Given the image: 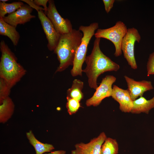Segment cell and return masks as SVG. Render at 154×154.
Returning a JSON list of instances; mask_svg holds the SVG:
<instances>
[{
	"instance_id": "obj_1",
	"label": "cell",
	"mask_w": 154,
	"mask_h": 154,
	"mask_svg": "<svg viewBox=\"0 0 154 154\" xmlns=\"http://www.w3.org/2000/svg\"><path fill=\"white\" fill-rule=\"evenodd\" d=\"M100 39L95 38L91 52L86 58V67L83 70L88 78L89 86L95 90L98 87L97 81L100 75L107 71H117L120 68L119 64L101 50L100 46Z\"/></svg>"
},
{
	"instance_id": "obj_2",
	"label": "cell",
	"mask_w": 154,
	"mask_h": 154,
	"mask_svg": "<svg viewBox=\"0 0 154 154\" xmlns=\"http://www.w3.org/2000/svg\"><path fill=\"white\" fill-rule=\"evenodd\" d=\"M83 35L79 30L74 29L68 33L60 35L58 44L53 51L60 63L55 73L63 71L70 66L73 65Z\"/></svg>"
},
{
	"instance_id": "obj_3",
	"label": "cell",
	"mask_w": 154,
	"mask_h": 154,
	"mask_svg": "<svg viewBox=\"0 0 154 154\" xmlns=\"http://www.w3.org/2000/svg\"><path fill=\"white\" fill-rule=\"evenodd\" d=\"M0 78L5 80L12 88L20 81L27 71L17 62L15 54L4 40L0 43Z\"/></svg>"
},
{
	"instance_id": "obj_4",
	"label": "cell",
	"mask_w": 154,
	"mask_h": 154,
	"mask_svg": "<svg viewBox=\"0 0 154 154\" xmlns=\"http://www.w3.org/2000/svg\"><path fill=\"white\" fill-rule=\"evenodd\" d=\"M98 27V24L97 22L92 23L89 26L81 25L79 27L78 30L82 32L83 35L81 42L76 52L73 67L70 71L72 76H82V66L87 56L88 46L92 37L94 35L95 31Z\"/></svg>"
},
{
	"instance_id": "obj_5",
	"label": "cell",
	"mask_w": 154,
	"mask_h": 154,
	"mask_svg": "<svg viewBox=\"0 0 154 154\" xmlns=\"http://www.w3.org/2000/svg\"><path fill=\"white\" fill-rule=\"evenodd\" d=\"M127 29L126 25L123 22L119 21L114 26L109 28L98 29L94 35L96 38H104L112 42L115 48L114 55L118 57L122 54L121 44Z\"/></svg>"
},
{
	"instance_id": "obj_6",
	"label": "cell",
	"mask_w": 154,
	"mask_h": 154,
	"mask_svg": "<svg viewBox=\"0 0 154 154\" xmlns=\"http://www.w3.org/2000/svg\"><path fill=\"white\" fill-rule=\"evenodd\" d=\"M141 39V35L136 29L128 28L121 44V49L124 57L133 69L137 68L134 55L135 44L136 42L139 43Z\"/></svg>"
},
{
	"instance_id": "obj_7",
	"label": "cell",
	"mask_w": 154,
	"mask_h": 154,
	"mask_svg": "<svg viewBox=\"0 0 154 154\" xmlns=\"http://www.w3.org/2000/svg\"><path fill=\"white\" fill-rule=\"evenodd\" d=\"M116 80V77L110 75H107L103 78L92 96L86 101V106H97L104 98L111 96L113 90L112 85Z\"/></svg>"
},
{
	"instance_id": "obj_8",
	"label": "cell",
	"mask_w": 154,
	"mask_h": 154,
	"mask_svg": "<svg viewBox=\"0 0 154 154\" xmlns=\"http://www.w3.org/2000/svg\"><path fill=\"white\" fill-rule=\"evenodd\" d=\"M48 10L45 14L51 22L57 32L62 35L71 32L73 29L70 20L62 17L58 12L54 1H48Z\"/></svg>"
},
{
	"instance_id": "obj_9",
	"label": "cell",
	"mask_w": 154,
	"mask_h": 154,
	"mask_svg": "<svg viewBox=\"0 0 154 154\" xmlns=\"http://www.w3.org/2000/svg\"><path fill=\"white\" fill-rule=\"evenodd\" d=\"M107 137L105 133L102 132L88 143H77L71 154H100L101 146Z\"/></svg>"
},
{
	"instance_id": "obj_10",
	"label": "cell",
	"mask_w": 154,
	"mask_h": 154,
	"mask_svg": "<svg viewBox=\"0 0 154 154\" xmlns=\"http://www.w3.org/2000/svg\"><path fill=\"white\" fill-rule=\"evenodd\" d=\"M38 15L48 42L47 47L50 51H54L58 44L60 35L56 31L43 11H38Z\"/></svg>"
},
{
	"instance_id": "obj_11",
	"label": "cell",
	"mask_w": 154,
	"mask_h": 154,
	"mask_svg": "<svg viewBox=\"0 0 154 154\" xmlns=\"http://www.w3.org/2000/svg\"><path fill=\"white\" fill-rule=\"evenodd\" d=\"M33 9L28 5L24 4L15 11L2 18L4 21L16 27L19 24H24L36 17L31 14Z\"/></svg>"
},
{
	"instance_id": "obj_12",
	"label": "cell",
	"mask_w": 154,
	"mask_h": 154,
	"mask_svg": "<svg viewBox=\"0 0 154 154\" xmlns=\"http://www.w3.org/2000/svg\"><path fill=\"white\" fill-rule=\"evenodd\" d=\"M124 78L127 83V90L133 101L139 97L142 96L145 92L154 88L150 81L145 80L136 81L126 75L124 76Z\"/></svg>"
},
{
	"instance_id": "obj_13",
	"label": "cell",
	"mask_w": 154,
	"mask_h": 154,
	"mask_svg": "<svg viewBox=\"0 0 154 154\" xmlns=\"http://www.w3.org/2000/svg\"><path fill=\"white\" fill-rule=\"evenodd\" d=\"M119 104V109L122 112H131L133 106V101L127 90L114 85L111 96Z\"/></svg>"
},
{
	"instance_id": "obj_14",
	"label": "cell",
	"mask_w": 154,
	"mask_h": 154,
	"mask_svg": "<svg viewBox=\"0 0 154 154\" xmlns=\"http://www.w3.org/2000/svg\"><path fill=\"white\" fill-rule=\"evenodd\" d=\"M133 106L131 112L133 114L141 113L148 114L149 111L154 108V96L151 99L147 100L143 96L133 101Z\"/></svg>"
},
{
	"instance_id": "obj_15",
	"label": "cell",
	"mask_w": 154,
	"mask_h": 154,
	"mask_svg": "<svg viewBox=\"0 0 154 154\" xmlns=\"http://www.w3.org/2000/svg\"><path fill=\"white\" fill-rule=\"evenodd\" d=\"M16 28L0 17V35L9 38L14 46L18 44L20 38L19 34Z\"/></svg>"
},
{
	"instance_id": "obj_16",
	"label": "cell",
	"mask_w": 154,
	"mask_h": 154,
	"mask_svg": "<svg viewBox=\"0 0 154 154\" xmlns=\"http://www.w3.org/2000/svg\"><path fill=\"white\" fill-rule=\"evenodd\" d=\"M14 109V104L9 97L0 102V123H4L11 118Z\"/></svg>"
},
{
	"instance_id": "obj_17",
	"label": "cell",
	"mask_w": 154,
	"mask_h": 154,
	"mask_svg": "<svg viewBox=\"0 0 154 154\" xmlns=\"http://www.w3.org/2000/svg\"><path fill=\"white\" fill-rule=\"evenodd\" d=\"M26 134L29 143L35 150L36 154H43L46 152H50L54 149L52 144L43 143L37 140L31 131L27 132Z\"/></svg>"
},
{
	"instance_id": "obj_18",
	"label": "cell",
	"mask_w": 154,
	"mask_h": 154,
	"mask_svg": "<svg viewBox=\"0 0 154 154\" xmlns=\"http://www.w3.org/2000/svg\"><path fill=\"white\" fill-rule=\"evenodd\" d=\"M84 83L80 80L75 79L73 81L71 87L67 91V97L76 99L80 102L84 98L82 90Z\"/></svg>"
},
{
	"instance_id": "obj_19",
	"label": "cell",
	"mask_w": 154,
	"mask_h": 154,
	"mask_svg": "<svg viewBox=\"0 0 154 154\" xmlns=\"http://www.w3.org/2000/svg\"><path fill=\"white\" fill-rule=\"evenodd\" d=\"M119 145L116 139L107 137L101 146L100 154H117Z\"/></svg>"
},
{
	"instance_id": "obj_20",
	"label": "cell",
	"mask_w": 154,
	"mask_h": 154,
	"mask_svg": "<svg viewBox=\"0 0 154 154\" xmlns=\"http://www.w3.org/2000/svg\"><path fill=\"white\" fill-rule=\"evenodd\" d=\"M24 4L21 1L8 3L0 1V17H5L7 14H11L15 11Z\"/></svg>"
},
{
	"instance_id": "obj_21",
	"label": "cell",
	"mask_w": 154,
	"mask_h": 154,
	"mask_svg": "<svg viewBox=\"0 0 154 154\" xmlns=\"http://www.w3.org/2000/svg\"><path fill=\"white\" fill-rule=\"evenodd\" d=\"M66 107L68 114L71 115L75 114L80 107V102L74 98L66 97Z\"/></svg>"
},
{
	"instance_id": "obj_22",
	"label": "cell",
	"mask_w": 154,
	"mask_h": 154,
	"mask_svg": "<svg viewBox=\"0 0 154 154\" xmlns=\"http://www.w3.org/2000/svg\"><path fill=\"white\" fill-rule=\"evenodd\" d=\"M11 88L5 80L0 78V102L9 97Z\"/></svg>"
},
{
	"instance_id": "obj_23",
	"label": "cell",
	"mask_w": 154,
	"mask_h": 154,
	"mask_svg": "<svg viewBox=\"0 0 154 154\" xmlns=\"http://www.w3.org/2000/svg\"><path fill=\"white\" fill-rule=\"evenodd\" d=\"M147 76L154 74V52L150 54L147 65Z\"/></svg>"
},
{
	"instance_id": "obj_24",
	"label": "cell",
	"mask_w": 154,
	"mask_h": 154,
	"mask_svg": "<svg viewBox=\"0 0 154 154\" xmlns=\"http://www.w3.org/2000/svg\"><path fill=\"white\" fill-rule=\"evenodd\" d=\"M20 1H23L27 3L32 8L35 9L37 12L40 10L44 11V9L43 8L37 5L34 2V0H20Z\"/></svg>"
},
{
	"instance_id": "obj_25",
	"label": "cell",
	"mask_w": 154,
	"mask_h": 154,
	"mask_svg": "<svg viewBox=\"0 0 154 154\" xmlns=\"http://www.w3.org/2000/svg\"><path fill=\"white\" fill-rule=\"evenodd\" d=\"M102 1L104 5L105 11L108 13L113 7L115 0H103Z\"/></svg>"
},
{
	"instance_id": "obj_26",
	"label": "cell",
	"mask_w": 154,
	"mask_h": 154,
	"mask_svg": "<svg viewBox=\"0 0 154 154\" xmlns=\"http://www.w3.org/2000/svg\"><path fill=\"white\" fill-rule=\"evenodd\" d=\"M34 2L37 5L40 6H42L44 9V13L45 14L48 10V7L47 6V3L48 2V0H34Z\"/></svg>"
},
{
	"instance_id": "obj_27",
	"label": "cell",
	"mask_w": 154,
	"mask_h": 154,
	"mask_svg": "<svg viewBox=\"0 0 154 154\" xmlns=\"http://www.w3.org/2000/svg\"><path fill=\"white\" fill-rule=\"evenodd\" d=\"M66 151L65 150H59L54 151L50 153L44 154H66Z\"/></svg>"
},
{
	"instance_id": "obj_28",
	"label": "cell",
	"mask_w": 154,
	"mask_h": 154,
	"mask_svg": "<svg viewBox=\"0 0 154 154\" xmlns=\"http://www.w3.org/2000/svg\"><path fill=\"white\" fill-rule=\"evenodd\" d=\"M8 0H0V1H1L3 2H4L6 3V2L8 1Z\"/></svg>"
}]
</instances>
